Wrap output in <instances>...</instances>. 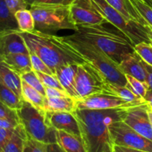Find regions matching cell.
<instances>
[{"instance_id": "cell-4", "label": "cell", "mask_w": 152, "mask_h": 152, "mask_svg": "<svg viewBox=\"0 0 152 152\" xmlns=\"http://www.w3.org/2000/svg\"><path fill=\"white\" fill-rule=\"evenodd\" d=\"M65 41L77 50L88 62L99 70L108 83L126 86V75L119 68L117 62L111 59L94 45L77 37L75 34L64 37Z\"/></svg>"}, {"instance_id": "cell-46", "label": "cell", "mask_w": 152, "mask_h": 152, "mask_svg": "<svg viewBox=\"0 0 152 152\" xmlns=\"http://www.w3.org/2000/svg\"><path fill=\"white\" fill-rule=\"evenodd\" d=\"M148 37H149L150 40H151V44H152V30L150 28L148 31Z\"/></svg>"}, {"instance_id": "cell-7", "label": "cell", "mask_w": 152, "mask_h": 152, "mask_svg": "<svg viewBox=\"0 0 152 152\" xmlns=\"http://www.w3.org/2000/svg\"><path fill=\"white\" fill-rule=\"evenodd\" d=\"M94 5L107 19L108 23L120 30L129 38L134 45L140 42L151 44L148 35L149 28L134 21L129 20L120 12L111 7L105 0H91ZM152 45V44H151Z\"/></svg>"}, {"instance_id": "cell-8", "label": "cell", "mask_w": 152, "mask_h": 152, "mask_svg": "<svg viewBox=\"0 0 152 152\" xmlns=\"http://www.w3.org/2000/svg\"><path fill=\"white\" fill-rule=\"evenodd\" d=\"M106 83L107 80L102 73L91 64L78 65L76 77L77 99H83L95 94L103 93Z\"/></svg>"}, {"instance_id": "cell-27", "label": "cell", "mask_w": 152, "mask_h": 152, "mask_svg": "<svg viewBox=\"0 0 152 152\" xmlns=\"http://www.w3.org/2000/svg\"><path fill=\"white\" fill-rule=\"evenodd\" d=\"M0 101L14 110H18L21 107L22 99L14 92L6 86L0 83Z\"/></svg>"}, {"instance_id": "cell-34", "label": "cell", "mask_w": 152, "mask_h": 152, "mask_svg": "<svg viewBox=\"0 0 152 152\" xmlns=\"http://www.w3.org/2000/svg\"><path fill=\"white\" fill-rule=\"evenodd\" d=\"M30 57H31V64H32L33 71L36 72H42L45 74H51L53 75V72L51 71L50 68L45 64V62L39 57L36 53L30 52Z\"/></svg>"}, {"instance_id": "cell-22", "label": "cell", "mask_w": 152, "mask_h": 152, "mask_svg": "<svg viewBox=\"0 0 152 152\" xmlns=\"http://www.w3.org/2000/svg\"><path fill=\"white\" fill-rule=\"evenodd\" d=\"M104 92L120 96V97L123 98V99H125L127 102H131V103L137 104V105L145 103V99L135 94L126 86H122L120 85L114 84V83L107 82L105 86Z\"/></svg>"}, {"instance_id": "cell-17", "label": "cell", "mask_w": 152, "mask_h": 152, "mask_svg": "<svg viewBox=\"0 0 152 152\" xmlns=\"http://www.w3.org/2000/svg\"><path fill=\"white\" fill-rule=\"evenodd\" d=\"M22 83L21 76L18 73L13 71L4 61L0 62V83L13 91L21 99Z\"/></svg>"}, {"instance_id": "cell-45", "label": "cell", "mask_w": 152, "mask_h": 152, "mask_svg": "<svg viewBox=\"0 0 152 152\" xmlns=\"http://www.w3.org/2000/svg\"><path fill=\"white\" fill-rule=\"evenodd\" d=\"M4 56H5V55H4V52H3V50H2V48H1V45H0V62H2V61H4Z\"/></svg>"}, {"instance_id": "cell-12", "label": "cell", "mask_w": 152, "mask_h": 152, "mask_svg": "<svg viewBox=\"0 0 152 152\" xmlns=\"http://www.w3.org/2000/svg\"><path fill=\"white\" fill-rule=\"evenodd\" d=\"M123 121L140 134L152 141V126L146 103L130 107Z\"/></svg>"}, {"instance_id": "cell-29", "label": "cell", "mask_w": 152, "mask_h": 152, "mask_svg": "<svg viewBox=\"0 0 152 152\" xmlns=\"http://www.w3.org/2000/svg\"><path fill=\"white\" fill-rule=\"evenodd\" d=\"M134 51L145 63L152 66V45L140 42L134 46Z\"/></svg>"}, {"instance_id": "cell-13", "label": "cell", "mask_w": 152, "mask_h": 152, "mask_svg": "<svg viewBox=\"0 0 152 152\" xmlns=\"http://www.w3.org/2000/svg\"><path fill=\"white\" fill-rule=\"evenodd\" d=\"M46 117L50 126L56 130L64 131L70 134L81 137L80 126L72 113L50 112L45 111Z\"/></svg>"}, {"instance_id": "cell-26", "label": "cell", "mask_w": 152, "mask_h": 152, "mask_svg": "<svg viewBox=\"0 0 152 152\" xmlns=\"http://www.w3.org/2000/svg\"><path fill=\"white\" fill-rule=\"evenodd\" d=\"M19 29L22 32L35 31V22L30 9H23L16 11L14 14Z\"/></svg>"}, {"instance_id": "cell-6", "label": "cell", "mask_w": 152, "mask_h": 152, "mask_svg": "<svg viewBox=\"0 0 152 152\" xmlns=\"http://www.w3.org/2000/svg\"><path fill=\"white\" fill-rule=\"evenodd\" d=\"M17 111L19 123L22 125L27 135L46 144L57 143L56 129L50 126L45 111L39 110L22 99Z\"/></svg>"}, {"instance_id": "cell-40", "label": "cell", "mask_w": 152, "mask_h": 152, "mask_svg": "<svg viewBox=\"0 0 152 152\" xmlns=\"http://www.w3.org/2000/svg\"><path fill=\"white\" fill-rule=\"evenodd\" d=\"M19 124V122L16 121V120L0 117V128L1 129H15Z\"/></svg>"}, {"instance_id": "cell-35", "label": "cell", "mask_w": 152, "mask_h": 152, "mask_svg": "<svg viewBox=\"0 0 152 152\" xmlns=\"http://www.w3.org/2000/svg\"><path fill=\"white\" fill-rule=\"evenodd\" d=\"M4 1L13 14L19 10L30 8L28 0H4Z\"/></svg>"}, {"instance_id": "cell-10", "label": "cell", "mask_w": 152, "mask_h": 152, "mask_svg": "<svg viewBox=\"0 0 152 152\" xmlns=\"http://www.w3.org/2000/svg\"><path fill=\"white\" fill-rule=\"evenodd\" d=\"M71 14L77 25H97L108 23L91 0H74L71 4Z\"/></svg>"}, {"instance_id": "cell-19", "label": "cell", "mask_w": 152, "mask_h": 152, "mask_svg": "<svg viewBox=\"0 0 152 152\" xmlns=\"http://www.w3.org/2000/svg\"><path fill=\"white\" fill-rule=\"evenodd\" d=\"M77 109V99L71 96L45 98L44 107L45 111L73 113Z\"/></svg>"}, {"instance_id": "cell-20", "label": "cell", "mask_w": 152, "mask_h": 152, "mask_svg": "<svg viewBox=\"0 0 152 152\" xmlns=\"http://www.w3.org/2000/svg\"><path fill=\"white\" fill-rule=\"evenodd\" d=\"M56 139L59 146L66 152H86L81 137L64 131H56Z\"/></svg>"}, {"instance_id": "cell-36", "label": "cell", "mask_w": 152, "mask_h": 152, "mask_svg": "<svg viewBox=\"0 0 152 152\" xmlns=\"http://www.w3.org/2000/svg\"><path fill=\"white\" fill-rule=\"evenodd\" d=\"M0 117L19 122L17 111L13 109V108H10L7 105L3 103L1 101H0Z\"/></svg>"}, {"instance_id": "cell-44", "label": "cell", "mask_w": 152, "mask_h": 152, "mask_svg": "<svg viewBox=\"0 0 152 152\" xmlns=\"http://www.w3.org/2000/svg\"><path fill=\"white\" fill-rule=\"evenodd\" d=\"M48 152H66L64 151L59 145L58 143H52L48 145Z\"/></svg>"}, {"instance_id": "cell-21", "label": "cell", "mask_w": 152, "mask_h": 152, "mask_svg": "<svg viewBox=\"0 0 152 152\" xmlns=\"http://www.w3.org/2000/svg\"><path fill=\"white\" fill-rule=\"evenodd\" d=\"M4 62L19 75L33 71L30 54L26 53H10L5 55Z\"/></svg>"}, {"instance_id": "cell-18", "label": "cell", "mask_w": 152, "mask_h": 152, "mask_svg": "<svg viewBox=\"0 0 152 152\" xmlns=\"http://www.w3.org/2000/svg\"><path fill=\"white\" fill-rule=\"evenodd\" d=\"M111 7L120 12L129 20L134 21L141 24L146 28H149L148 23L142 18L136 7L133 5L130 0H105Z\"/></svg>"}, {"instance_id": "cell-42", "label": "cell", "mask_w": 152, "mask_h": 152, "mask_svg": "<svg viewBox=\"0 0 152 152\" xmlns=\"http://www.w3.org/2000/svg\"><path fill=\"white\" fill-rule=\"evenodd\" d=\"M114 152H148V151H142V150L128 148V147L119 146V145H114Z\"/></svg>"}, {"instance_id": "cell-3", "label": "cell", "mask_w": 152, "mask_h": 152, "mask_svg": "<svg viewBox=\"0 0 152 152\" xmlns=\"http://www.w3.org/2000/svg\"><path fill=\"white\" fill-rule=\"evenodd\" d=\"M74 34L94 45L117 64L134 52L132 41L117 28L105 25H77Z\"/></svg>"}, {"instance_id": "cell-48", "label": "cell", "mask_w": 152, "mask_h": 152, "mask_svg": "<svg viewBox=\"0 0 152 152\" xmlns=\"http://www.w3.org/2000/svg\"><path fill=\"white\" fill-rule=\"evenodd\" d=\"M148 115H149L150 121H151V126H152V111H151V110H149V109H148Z\"/></svg>"}, {"instance_id": "cell-5", "label": "cell", "mask_w": 152, "mask_h": 152, "mask_svg": "<svg viewBox=\"0 0 152 152\" xmlns=\"http://www.w3.org/2000/svg\"><path fill=\"white\" fill-rule=\"evenodd\" d=\"M29 9L34 16L36 31L55 34L62 30H77L71 17V4H34Z\"/></svg>"}, {"instance_id": "cell-37", "label": "cell", "mask_w": 152, "mask_h": 152, "mask_svg": "<svg viewBox=\"0 0 152 152\" xmlns=\"http://www.w3.org/2000/svg\"><path fill=\"white\" fill-rule=\"evenodd\" d=\"M15 129H1L0 128V152L4 145L10 140L14 133Z\"/></svg>"}, {"instance_id": "cell-33", "label": "cell", "mask_w": 152, "mask_h": 152, "mask_svg": "<svg viewBox=\"0 0 152 152\" xmlns=\"http://www.w3.org/2000/svg\"><path fill=\"white\" fill-rule=\"evenodd\" d=\"M23 152H48V144L28 136L25 142Z\"/></svg>"}, {"instance_id": "cell-16", "label": "cell", "mask_w": 152, "mask_h": 152, "mask_svg": "<svg viewBox=\"0 0 152 152\" xmlns=\"http://www.w3.org/2000/svg\"><path fill=\"white\" fill-rule=\"evenodd\" d=\"M18 31L9 32L0 36V45L4 55L10 53L30 54L25 40Z\"/></svg>"}, {"instance_id": "cell-1", "label": "cell", "mask_w": 152, "mask_h": 152, "mask_svg": "<svg viewBox=\"0 0 152 152\" xmlns=\"http://www.w3.org/2000/svg\"><path fill=\"white\" fill-rule=\"evenodd\" d=\"M129 108L77 109L72 113L80 126L86 152H114L108 126L114 122L123 120Z\"/></svg>"}, {"instance_id": "cell-9", "label": "cell", "mask_w": 152, "mask_h": 152, "mask_svg": "<svg viewBox=\"0 0 152 152\" xmlns=\"http://www.w3.org/2000/svg\"><path fill=\"white\" fill-rule=\"evenodd\" d=\"M108 129L114 145L152 152V141L140 134L123 120L111 123Z\"/></svg>"}, {"instance_id": "cell-43", "label": "cell", "mask_w": 152, "mask_h": 152, "mask_svg": "<svg viewBox=\"0 0 152 152\" xmlns=\"http://www.w3.org/2000/svg\"><path fill=\"white\" fill-rule=\"evenodd\" d=\"M144 99H145V102L146 103V105H148V109L152 111V91L148 89L147 91L146 94H145V96H144Z\"/></svg>"}, {"instance_id": "cell-31", "label": "cell", "mask_w": 152, "mask_h": 152, "mask_svg": "<svg viewBox=\"0 0 152 152\" xmlns=\"http://www.w3.org/2000/svg\"><path fill=\"white\" fill-rule=\"evenodd\" d=\"M21 78L23 81H25V83L30 85L31 87L38 91L42 95L45 96V88L43 86L42 83H41L39 77H37L35 71H29V72L25 73V74L21 75Z\"/></svg>"}, {"instance_id": "cell-39", "label": "cell", "mask_w": 152, "mask_h": 152, "mask_svg": "<svg viewBox=\"0 0 152 152\" xmlns=\"http://www.w3.org/2000/svg\"><path fill=\"white\" fill-rule=\"evenodd\" d=\"M46 97H62V96H71L65 91L54 88H45Z\"/></svg>"}, {"instance_id": "cell-38", "label": "cell", "mask_w": 152, "mask_h": 152, "mask_svg": "<svg viewBox=\"0 0 152 152\" xmlns=\"http://www.w3.org/2000/svg\"><path fill=\"white\" fill-rule=\"evenodd\" d=\"M31 5L34 4H64L68 5L72 4L74 0H28Z\"/></svg>"}, {"instance_id": "cell-30", "label": "cell", "mask_w": 152, "mask_h": 152, "mask_svg": "<svg viewBox=\"0 0 152 152\" xmlns=\"http://www.w3.org/2000/svg\"><path fill=\"white\" fill-rule=\"evenodd\" d=\"M152 30V7L142 0H130Z\"/></svg>"}, {"instance_id": "cell-47", "label": "cell", "mask_w": 152, "mask_h": 152, "mask_svg": "<svg viewBox=\"0 0 152 152\" xmlns=\"http://www.w3.org/2000/svg\"><path fill=\"white\" fill-rule=\"evenodd\" d=\"M142 1H144L145 3H146L148 5H149L150 7H152V0H142Z\"/></svg>"}, {"instance_id": "cell-23", "label": "cell", "mask_w": 152, "mask_h": 152, "mask_svg": "<svg viewBox=\"0 0 152 152\" xmlns=\"http://www.w3.org/2000/svg\"><path fill=\"white\" fill-rule=\"evenodd\" d=\"M19 31L14 14L10 11L4 0H0V36Z\"/></svg>"}, {"instance_id": "cell-28", "label": "cell", "mask_w": 152, "mask_h": 152, "mask_svg": "<svg viewBox=\"0 0 152 152\" xmlns=\"http://www.w3.org/2000/svg\"><path fill=\"white\" fill-rule=\"evenodd\" d=\"M126 77L127 80V83L126 85V87L129 88L135 94L144 99V96H145L147 91L148 90V85L132 76L126 75Z\"/></svg>"}, {"instance_id": "cell-41", "label": "cell", "mask_w": 152, "mask_h": 152, "mask_svg": "<svg viewBox=\"0 0 152 152\" xmlns=\"http://www.w3.org/2000/svg\"><path fill=\"white\" fill-rule=\"evenodd\" d=\"M143 61V60H142ZM143 65L146 71V83L148 86V89L152 91V66L148 65L143 61Z\"/></svg>"}, {"instance_id": "cell-2", "label": "cell", "mask_w": 152, "mask_h": 152, "mask_svg": "<svg viewBox=\"0 0 152 152\" xmlns=\"http://www.w3.org/2000/svg\"><path fill=\"white\" fill-rule=\"evenodd\" d=\"M18 32L25 40L29 52L41 58L54 74L56 68L67 64L89 63L65 41L64 37L45 34L36 30L32 32Z\"/></svg>"}, {"instance_id": "cell-49", "label": "cell", "mask_w": 152, "mask_h": 152, "mask_svg": "<svg viewBox=\"0 0 152 152\" xmlns=\"http://www.w3.org/2000/svg\"></svg>"}, {"instance_id": "cell-11", "label": "cell", "mask_w": 152, "mask_h": 152, "mask_svg": "<svg viewBox=\"0 0 152 152\" xmlns=\"http://www.w3.org/2000/svg\"><path fill=\"white\" fill-rule=\"evenodd\" d=\"M135 105H137L127 102L118 96L105 92L95 94L77 100V109H111Z\"/></svg>"}, {"instance_id": "cell-15", "label": "cell", "mask_w": 152, "mask_h": 152, "mask_svg": "<svg viewBox=\"0 0 152 152\" xmlns=\"http://www.w3.org/2000/svg\"><path fill=\"white\" fill-rule=\"evenodd\" d=\"M78 65L67 64L59 67L55 71V75L59 80L64 90L74 99H78L76 89V77Z\"/></svg>"}, {"instance_id": "cell-32", "label": "cell", "mask_w": 152, "mask_h": 152, "mask_svg": "<svg viewBox=\"0 0 152 152\" xmlns=\"http://www.w3.org/2000/svg\"><path fill=\"white\" fill-rule=\"evenodd\" d=\"M36 74L45 88H54L65 91L55 74L51 75V74H45L42 72H36Z\"/></svg>"}, {"instance_id": "cell-14", "label": "cell", "mask_w": 152, "mask_h": 152, "mask_svg": "<svg viewBox=\"0 0 152 152\" xmlns=\"http://www.w3.org/2000/svg\"><path fill=\"white\" fill-rule=\"evenodd\" d=\"M118 65L120 70L125 75L132 76L146 83L147 74L143 61L135 51L126 56Z\"/></svg>"}, {"instance_id": "cell-25", "label": "cell", "mask_w": 152, "mask_h": 152, "mask_svg": "<svg viewBox=\"0 0 152 152\" xmlns=\"http://www.w3.org/2000/svg\"><path fill=\"white\" fill-rule=\"evenodd\" d=\"M46 96L36 90L30 85L22 80V99L32 105L35 108L45 111V101Z\"/></svg>"}, {"instance_id": "cell-24", "label": "cell", "mask_w": 152, "mask_h": 152, "mask_svg": "<svg viewBox=\"0 0 152 152\" xmlns=\"http://www.w3.org/2000/svg\"><path fill=\"white\" fill-rule=\"evenodd\" d=\"M28 138L26 132L19 123L15 128L14 133L1 152H23L25 142Z\"/></svg>"}]
</instances>
